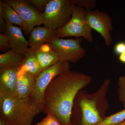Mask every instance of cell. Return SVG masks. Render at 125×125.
<instances>
[{"mask_svg":"<svg viewBox=\"0 0 125 125\" xmlns=\"http://www.w3.org/2000/svg\"><path fill=\"white\" fill-rule=\"evenodd\" d=\"M22 29L14 25L6 23L4 33L7 37L11 50L25 55L29 49L28 41L23 36Z\"/></svg>","mask_w":125,"mask_h":125,"instance_id":"8fae6325","label":"cell"},{"mask_svg":"<svg viewBox=\"0 0 125 125\" xmlns=\"http://www.w3.org/2000/svg\"><path fill=\"white\" fill-rule=\"evenodd\" d=\"M70 69L69 62L60 61L43 70L36 78L35 87L31 97L40 105L42 109L43 95L47 87L54 78L69 71Z\"/></svg>","mask_w":125,"mask_h":125,"instance_id":"52a82bcc","label":"cell"},{"mask_svg":"<svg viewBox=\"0 0 125 125\" xmlns=\"http://www.w3.org/2000/svg\"><path fill=\"white\" fill-rule=\"evenodd\" d=\"M116 125H125V120L123 121L122 122H121L120 123Z\"/></svg>","mask_w":125,"mask_h":125,"instance_id":"83f0119b","label":"cell"},{"mask_svg":"<svg viewBox=\"0 0 125 125\" xmlns=\"http://www.w3.org/2000/svg\"><path fill=\"white\" fill-rule=\"evenodd\" d=\"M27 1L34 9L42 13L41 11L43 10H44L50 0H27Z\"/></svg>","mask_w":125,"mask_h":125,"instance_id":"44dd1931","label":"cell"},{"mask_svg":"<svg viewBox=\"0 0 125 125\" xmlns=\"http://www.w3.org/2000/svg\"><path fill=\"white\" fill-rule=\"evenodd\" d=\"M85 17L88 24L102 37L105 45L109 46L113 43L111 32L113 30L112 20L107 13L96 10H85Z\"/></svg>","mask_w":125,"mask_h":125,"instance_id":"ba28073f","label":"cell"},{"mask_svg":"<svg viewBox=\"0 0 125 125\" xmlns=\"http://www.w3.org/2000/svg\"><path fill=\"white\" fill-rule=\"evenodd\" d=\"M111 80L106 79L95 93L80 90L75 98L71 117V125H96L106 117L109 108L107 95Z\"/></svg>","mask_w":125,"mask_h":125,"instance_id":"7a4b0ae2","label":"cell"},{"mask_svg":"<svg viewBox=\"0 0 125 125\" xmlns=\"http://www.w3.org/2000/svg\"><path fill=\"white\" fill-rule=\"evenodd\" d=\"M17 67H0V97L15 96L18 79Z\"/></svg>","mask_w":125,"mask_h":125,"instance_id":"30bf717a","label":"cell"},{"mask_svg":"<svg viewBox=\"0 0 125 125\" xmlns=\"http://www.w3.org/2000/svg\"><path fill=\"white\" fill-rule=\"evenodd\" d=\"M25 55L24 62L21 66L18 68V77L27 73L36 78L42 70L36 58L34 51L29 48Z\"/></svg>","mask_w":125,"mask_h":125,"instance_id":"4fadbf2b","label":"cell"},{"mask_svg":"<svg viewBox=\"0 0 125 125\" xmlns=\"http://www.w3.org/2000/svg\"><path fill=\"white\" fill-rule=\"evenodd\" d=\"M16 11L26 25L27 35L36 26L42 24V14L34 9L27 0H5Z\"/></svg>","mask_w":125,"mask_h":125,"instance_id":"9c48e42d","label":"cell"},{"mask_svg":"<svg viewBox=\"0 0 125 125\" xmlns=\"http://www.w3.org/2000/svg\"><path fill=\"white\" fill-rule=\"evenodd\" d=\"M118 59L121 62L125 64V52L119 56Z\"/></svg>","mask_w":125,"mask_h":125,"instance_id":"4316f807","label":"cell"},{"mask_svg":"<svg viewBox=\"0 0 125 125\" xmlns=\"http://www.w3.org/2000/svg\"><path fill=\"white\" fill-rule=\"evenodd\" d=\"M0 125H12L2 116H0Z\"/></svg>","mask_w":125,"mask_h":125,"instance_id":"484cf974","label":"cell"},{"mask_svg":"<svg viewBox=\"0 0 125 125\" xmlns=\"http://www.w3.org/2000/svg\"><path fill=\"white\" fill-rule=\"evenodd\" d=\"M81 38L70 39L52 37L47 43L57 54L60 61L76 63L85 55V49L81 46Z\"/></svg>","mask_w":125,"mask_h":125,"instance_id":"8992f818","label":"cell"},{"mask_svg":"<svg viewBox=\"0 0 125 125\" xmlns=\"http://www.w3.org/2000/svg\"><path fill=\"white\" fill-rule=\"evenodd\" d=\"M25 58L24 54L15 52L11 49L0 55V67L19 68L23 64Z\"/></svg>","mask_w":125,"mask_h":125,"instance_id":"e0dca14e","label":"cell"},{"mask_svg":"<svg viewBox=\"0 0 125 125\" xmlns=\"http://www.w3.org/2000/svg\"><path fill=\"white\" fill-rule=\"evenodd\" d=\"M75 5L73 0H50L42 14V24L53 30H58L71 18Z\"/></svg>","mask_w":125,"mask_h":125,"instance_id":"277c9868","label":"cell"},{"mask_svg":"<svg viewBox=\"0 0 125 125\" xmlns=\"http://www.w3.org/2000/svg\"><path fill=\"white\" fill-rule=\"evenodd\" d=\"M74 4L76 6L85 8V10H92L95 7L96 1L95 0H73Z\"/></svg>","mask_w":125,"mask_h":125,"instance_id":"ffe728a7","label":"cell"},{"mask_svg":"<svg viewBox=\"0 0 125 125\" xmlns=\"http://www.w3.org/2000/svg\"><path fill=\"white\" fill-rule=\"evenodd\" d=\"M0 116L12 125H31L34 118L42 112L40 105L31 97H0Z\"/></svg>","mask_w":125,"mask_h":125,"instance_id":"3957f363","label":"cell"},{"mask_svg":"<svg viewBox=\"0 0 125 125\" xmlns=\"http://www.w3.org/2000/svg\"><path fill=\"white\" fill-rule=\"evenodd\" d=\"M113 52L117 55L120 56L125 52V42H121L117 43L114 45Z\"/></svg>","mask_w":125,"mask_h":125,"instance_id":"cb8c5ba5","label":"cell"},{"mask_svg":"<svg viewBox=\"0 0 125 125\" xmlns=\"http://www.w3.org/2000/svg\"><path fill=\"white\" fill-rule=\"evenodd\" d=\"M11 48L9 40L5 34H0V51L8 48Z\"/></svg>","mask_w":125,"mask_h":125,"instance_id":"603a6c76","label":"cell"},{"mask_svg":"<svg viewBox=\"0 0 125 125\" xmlns=\"http://www.w3.org/2000/svg\"><path fill=\"white\" fill-rule=\"evenodd\" d=\"M35 125H61L53 116L47 114L45 118Z\"/></svg>","mask_w":125,"mask_h":125,"instance_id":"7402d4cb","label":"cell"},{"mask_svg":"<svg viewBox=\"0 0 125 125\" xmlns=\"http://www.w3.org/2000/svg\"><path fill=\"white\" fill-rule=\"evenodd\" d=\"M56 35L55 30L45 26L34 27L29 33L28 40L29 48L35 51Z\"/></svg>","mask_w":125,"mask_h":125,"instance_id":"7c38bea8","label":"cell"},{"mask_svg":"<svg viewBox=\"0 0 125 125\" xmlns=\"http://www.w3.org/2000/svg\"><path fill=\"white\" fill-rule=\"evenodd\" d=\"M125 120V108L120 111L106 116L100 123L96 125H116Z\"/></svg>","mask_w":125,"mask_h":125,"instance_id":"ac0fdd59","label":"cell"},{"mask_svg":"<svg viewBox=\"0 0 125 125\" xmlns=\"http://www.w3.org/2000/svg\"><path fill=\"white\" fill-rule=\"evenodd\" d=\"M6 25V23L3 17L2 11L0 10V31L1 33H4Z\"/></svg>","mask_w":125,"mask_h":125,"instance_id":"d4e9b609","label":"cell"},{"mask_svg":"<svg viewBox=\"0 0 125 125\" xmlns=\"http://www.w3.org/2000/svg\"><path fill=\"white\" fill-rule=\"evenodd\" d=\"M0 10L2 11L6 23L19 26L25 33L27 31L26 25L14 9L4 1H0Z\"/></svg>","mask_w":125,"mask_h":125,"instance_id":"2e32d148","label":"cell"},{"mask_svg":"<svg viewBox=\"0 0 125 125\" xmlns=\"http://www.w3.org/2000/svg\"><path fill=\"white\" fill-rule=\"evenodd\" d=\"M118 99L125 108V75L118 78L117 85Z\"/></svg>","mask_w":125,"mask_h":125,"instance_id":"d6986e66","label":"cell"},{"mask_svg":"<svg viewBox=\"0 0 125 125\" xmlns=\"http://www.w3.org/2000/svg\"><path fill=\"white\" fill-rule=\"evenodd\" d=\"M34 52L42 70L60 61L56 52L47 43L35 50Z\"/></svg>","mask_w":125,"mask_h":125,"instance_id":"5bb4252c","label":"cell"},{"mask_svg":"<svg viewBox=\"0 0 125 125\" xmlns=\"http://www.w3.org/2000/svg\"><path fill=\"white\" fill-rule=\"evenodd\" d=\"M92 30L88 24L85 10L75 5L69 21L63 28L56 31V36L59 38L75 37L83 38L90 43L94 42Z\"/></svg>","mask_w":125,"mask_h":125,"instance_id":"5b68a950","label":"cell"},{"mask_svg":"<svg viewBox=\"0 0 125 125\" xmlns=\"http://www.w3.org/2000/svg\"><path fill=\"white\" fill-rule=\"evenodd\" d=\"M36 78L29 73L19 77L15 90V96L20 98L31 97L35 87Z\"/></svg>","mask_w":125,"mask_h":125,"instance_id":"9a60e30c","label":"cell"},{"mask_svg":"<svg viewBox=\"0 0 125 125\" xmlns=\"http://www.w3.org/2000/svg\"><path fill=\"white\" fill-rule=\"evenodd\" d=\"M92 80L88 75L70 70L56 76L45 90L42 112L53 116L61 125H71L75 98L78 92L87 87Z\"/></svg>","mask_w":125,"mask_h":125,"instance_id":"6da1fadb","label":"cell"}]
</instances>
